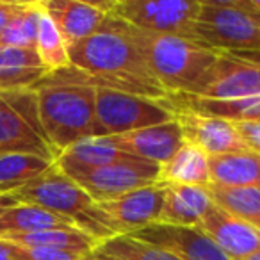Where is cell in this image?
Here are the masks:
<instances>
[{
	"label": "cell",
	"instance_id": "obj_1",
	"mask_svg": "<svg viewBox=\"0 0 260 260\" xmlns=\"http://www.w3.org/2000/svg\"><path fill=\"white\" fill-rule=\"evenodd\" d=\"M70 66L50 75L93 87L125 91L166 100L168 93L152 75L128 25L109 15L96 32L68 48Z\"/></svg>",
	"mask_w": 260,
	"mask_h": 260
},
{
	"label": "cell",
	"instance_id": "obj_2",
	"mask_svg": "<svg viewBox=\"0 0 260 260\" xmlns=\"http://www.w3.org/2000/svg\"><path fill=\"white\" fill-rule=\"evenodd\" d=\"M128 32L168 96L191 93L219 55L192 38L148 32L130 25Z\"/></svg>",
	"mask_w": 260,
	"mask_h": 260
},
{
	"label": "cell",
	"instance_id": "obj_3",
	"mask_svg": "<svg viewBox=\"0 0 260 260\" xmlns=\"http://www.w3.org/2000/svg\"><path fill=\"white\" fill-rule=\"evenodd\" d=\"M32 89L38 98L41 125L57 152V157L73 143L96 136V89L93 86L62 80L47 73Z\"/></svg>",
	"mask_w": 260,
	"mask_h": 260
},
{
	"label": "cell",
	"instance_id": "obj_4",
	"mask_svg": "<svg viewBox=\"0 0 260 260\" xmlns=\"http://www.w3.org/2000/svg\"><path fill=\"white\" fill-rule=\"evenodd\" d=\"M192 36L217 52L260 54V13L249 0H200Z\"/></svg>",
	"mask_w": 260,
	"mask_h": 260
},
{
	"label": "cell",
	"instance_id": "obj_5",
	"mask_svg": "<svg viewBox=\"0 0 260 260\" xmlns=\"http://www.w3.org/2000/svg\"><path fill=\"white\" fill-rule=\"evenodd\" d=\"M18 203H29L70 219L77 228L89 234L98 242L112 234L98 221L96 205L75 180L64 175L57 166L29 182L23 187L9 192Z\"/></svg>",
	"mask_w": 260,
	"mask_h": 260
},
{
	"label": "cell",
	"instance_id": "obj_6",
	"mask_svg": "<svg viewBox=\"0 0 260 260\" xmlns=\"http://www.w3.org/2000/svg\"><path fill=\"white\" fill-rule=\"evenodd\" d=\"M32 153L55 160L57 152L41 125L34 89L0 91V155Z\"/></svg>",
	"mask_w": 260,
	"mask_h": 260
},
{
	"label": "cell",
	"instance_id": "obj_7",
	"mask_svg": "<svg viewBox=\"0 0 260 260\" xmlns=\"http://www.w3.org/2000/svg\"><path fill=\"white\" fill-rule=\"evenodd\" d=\"M94 89L96 136H121L173 119V109L168 104V98L157 100L105 87Z\"/></svg>",
	"mask_w": 260,
	"mask_h": 260
},
{
	"label": "cell",
	"instance_id": "obj_8",
	"mask_svg": "<svg viewBox=\"0 0 260 260\" xmlns=\"http://www.w3.org/2000/svg\"><path fill=\"white\" fill-rule=\"evenodd\" d=\"M200 0H112L111 15L136 29L192 38Z\"/></svg>",
	"mask_w": 260,
	"mask_h": 260
},
{
	"label": "cell",
	"instance_id": "obj_9",
	"mask_svg": "<svg viewBox=\"0 0 260 260\" xmlns=\"http://www.w3.org/2000/svg\"><path fill=\"white\" fill-rule=\"evenodd\" d=\"M260 93V54L219 52L216 62L187 96L200 100H235Z\"/></svg>",
	"mask_w": 260,
	"mask_h": 260
},
{
	"label": "cell",
	"instance_id": "obj_10",
	"mask_svg": "<svg viewBox=\"0 0 260 260\" xmlns=\"http://www.w3.org/2000/svg\"><path fill=\"white\" fill-rule=\"evenodd\" d=\"M159 170V164L130 155L98 170L75 175L72 177V180H75L94 203H104L136 189L157 184Z\"/></svg>",
	"mask_w": 260,
	"mask_h": 260
},
{
	"label": "cell",
	"instance_id": "obj_11",
	"mask_svg": "<svg viewBox=\"0 0 260 260\" xmlns=\"http://www.w3.org/2000/svg\"><path fill=\"white\" fill-rule=\"evenodd\" d=\"M166 189L162 184L136 189L114 200L96 205L98 221L112 235H130L141 228L157 223L164 205Z\"/></svg>",
	"mask_w": 260,
	"mask_h": 260
},
{
	"label": "cell",
	"instance_id": "obj_12",
	"mask_svg": "<svg viewBox=\"0 0 260 260\" xmlns=\"http://www.w3.org/2000/svg\"><path fill=\"white\" fill-rule=\"evenodd\" d=\"M173 118L178 123L184 143L196 146L209 157L226 155L248 150L237 132L235 123L216 116L202 114L192 109L170 105Z\"/></svg>",
	"mask_w": 260,
	"mask_h": 260
},
{
	"label": "cell",
	"instance_id": "obj_13",
	"mask_svg": "<svg viewBox=\"0 0 260 260\" xmlns=\"http://www.w3.org/2000/svg\"><path fill=\"white\" fill-rule=\"evenodd\" d=\"M130 235L171 253L178 260H232L198 226H177L157 221Z\"/></svg>",
	"mask_w": 260,
	"mask_h": 260
},
{
	"label": "cell",
	"instance_id": "obj_14",
	"mask_svg": "<svg viewBox=\"0 0 260 260\" xmlns=\"http://www.w3.org/2000/svg\"><path fill=\"white\" fill-rule=\"evenodd\" d=\"M41 6L70 47L80 43L105 22L112 9L109 2H82V0H41Z\"/></svg>",
	"mask_w": 260,
	"mask_h": 260
},
{
	"label": "cell",
	"instance_id": "obj_15",
	"mask_svg": "<svg viewBox=\"0 0 260 260\" xmlns=\"http://www.w3.org/2000/svg\"><path fill=\"white\" fill-rule=\"evenodd\" d=\"M198 228L232 260L260 251V230L212 203Z\"/></svg>",
	"mask_w": 260,
	"mask_h": 260
},
{
	"label": "cell",
	"instance_id": "obj_16",
	"mask_svg": "<svg viewBox=\"0 0 260 260\" xmlns=\"http://www.w3.org/2000/svg\"><path fill=\"white\" fill-rule=\"evenodd\" d=\"M111 138L114 139L121 152L159 166L170 160L184 145L180 126L175 121V118L160 125L132 130L126 134L111 136Z\"/></svg>",
	"mask_w": 260,
	"mask_h": 260
},
{
	"label": "cell",
	"instance_id": "obj_17",
	"mask_svg": "<svg viewBox=\"0 0 260 260\" xmlns=\"http://www.w3.org/2000/svg\"><path fill=\"white\" fill-rule=\"evenodd\" d=\"M126 157L130 155L118 148L111 136H91L73 143L64 152L59 153L55 166L72 178L75 175L118 162Z\"/></svg>",
	"mask_w": 260,
	"mask_h": 260
},
{
	"label": "cell",
	"instance_id": "obj_18",
	"mask_svg": "<svg viewBox=\"0 0 260 260\" xmlns=\"http://www.w3.org/2000/svg\"><path fill=\"white\" fill-rule=\"evenodd\" d=\"M164 205L159 223L177 226H198L212 207V196L207 187L196 185H164Z\"/></svg>",
	"mask_w": 260,
	"mask_h": 260
},
{
	"label": "cell",
	"instance_id": "obj_19",
	"mask_svg": "<svg viewBox=\"0 0 260 260\" xmlns=\"http://www.w3.org/2000/svg\"><path fill=\"white\" fill-rule=\"evenodd\" d=\"M210 185L260 187V155L251 150L210 157Z\"/></svg>",
	"mask_w": 260,
	"mask_h": 260
},
{
	"label": "cell",
	"instance_id": "obj_20",
	"mask_svg": "<svg viewBox=\"0 0 260 260\" xmlns=\"http://www.w3.org/2000/svg\"><path fill=\"white\" fill-rule=\"evenodd\" d=\"M210 157L196 146L184 143L177 153L160 164L159 180L162 185H196V187H209Z\"/></svg>",
	"mask_w": 260,
	"mask_h": 260
},
{
	"label": "cell",
	"instance_id": "obj_21",
	"mask_svg": "<svg viewBox=\"0 0 260 260\" xmlns=\"http://www.w3.org/2000/svg\"><path fill=\"white\" fill-rule=\"evenodd\" d=\"M45 75L36 50L0 47V91L32 89Z\"/></svg>",
	"mask_w": 260,
	"mask_h": 260
},
{
	"label": "cell",
	"instance_id": "obj_22",
	"mask_svg": "<svg viewBox=\"0 0 260 260\" xmlns=\"http://www.w3.org/2000/svg\"><path fill=\"white\" fill-rule=\"evenodd\" d=\"M168 104L223 118L232 123L260 121V93L235 100H200L187 94H171L168 96Z\"/></svg>",
	"mask_w": 260,
	"mask_h": 260
},
{
	"label": "cell",
	"instance_id": "obj_23",
	"mask_svg": "<svg viewBox=\"0 0 260 260\" xmlns=\"http://www.w3.org/2000/svg\"><path fill=\"white\" fill-rule=\"evenodd\" d=\"M0 239L20 246V248H54L77 251L82 255H89L91 249L98 244L96 239L77 226L48 228V230L30 232V234H11L2 235Z\"/></svg>",
	"mask_w": 260,
	"mask_h": 260
},
{
	"label": "cell",
	"instance_id": "obj_24",
	"mask_svg": "<svg viewBox=\"0 0 260 260\" xmlns=\"http://www.w3.org/2000/svg\"><path fill=\"white\" fill-rule=\"evenodd\" d=\"M75 226L70 219L29 203H16L0 214V237L11 234H30L48 228Z\"/></svg>",
	"mask_w": 260,
	"mask_h": 260
},
{
	"label": "cell",
	"instance_id": "obj_25",
	"mask_svg": "<svg viewBox=\"0 0 260 260\" xmlns=\"http://www.w3.org/2000/svg\"><path fill=\"white\" fill-rule=\"evenodd\" d=\"M55 160L32 153H2L0 155V194H9L47 173Z\"/></svg>",
	"mask_w": 260,
	"mask_h": 260
},
{
	"label": "cell",
	"instance_id": "obj_26",
	"mask_svg": "<svg viewBox=\"0 0 260 260\" xmlns=\"http://www.w3.org/2000/svg\"><path fill=\"white\" fill-rule=\"evenodd\" d=\"M91 260H178L171 253L132 235H112L100 241L87 255Z\"/></svg>",
	"mask_w": 260,
	"mask_h": 260
},
{
	"label": "cell",
	"instance_id": "obj_27",
	"mask_svg": "<svg viewBox=\"0 0 260 260\" xmlns=\"http://www.w3.org/2000/svg\"><path fill=\"white\" fill-rule=\"evenodd\" d=\"M207 189L217 207L260 230V187L209 185Z\"/></svg>",
	"mask_w": 260,
	"mask_h": 260
},
{
	"label": "cell",
	"instance_id": "obj_28",
	"mask_svg": "<svg viewBox=\"0 0 260 260\" xmlns=\"http://www.w3.org/2000/svg\"><path fill=\"white\" fill-rule=\"evenodd\" d=\"M38 57L43 64L45 72L54 73L59 70H64L70 66L68 45L64 43L61 32L52 22V18L47 15V11L41 6L40 23H38L36 45H34Z\"/></svg>",
	"mask_w": 260,
	"mask_h": 260
},
{
	"label": "cell",
	"instance_id": "obj_29",
	"mask_svg": "<svg viewBox=\"0 0 260 260\" xmlns=\"http://www.w3.org/2000/svg\"><path fill=\"white\" fill-rule=\"evenodd\" d=\"M40 15L41 0H36V2H20L16 15L8 23L4 32L0 34V47L34 50Z\"/></svg>",
	"mask_w": 260,
	"mask_h": 260
},
{
	"label": "cell",
	"instance_id": "obj_30",
	"mask_svg": "<svg viewBox=\"0 0 260 260\" xmlns=\"http://www.w3.org/2000/svg\"><path fill=\"white\" fill-rule=\"evenodd\" d=\"M25 260H84L87 255L54 248H22Z\"/></svg>",
	"mask_w": 260,
	"mask_h": 260
},
{
	"label": "cell",
	"instance_id": "obj_31",
	"mask_svg": "<svg viewBox=\"0 0 260 260\" xmlns=\"http://www.w3.org/2000/svg\"><path fill=\"white\" fill-rule=\"evenodd\" d=\"M235 126L246 148L260 155V121H242L235 123Z\"/></svg>",
	"mask_w": 260,
	"mask_h": 260
},
{
	"label": "cell",
	"instance_id": "obj_32",
	"mask_svg": "<svg viewBox=\"0 0 260 260\" xmlns=\"http://www.w3.org/2000/svg\"><path fill=\"white\" fill-rule=\"evenodd\" d=\"M20 8V0H0V34L4 32L8 23L16 15Z\"/></svg>",
	"mask_w": 260,
	"mask_h": 260
},
{
	"label": "cell",
	"instance_id": "obj_33",
	"mask_svg": "<svg viewBox=\"0 0 260 260\" xmlns=\"http://www.w3.org/2000/svg\"><path fill=\"white\" fill-rule=\"evenodd\" d=\"M0 260H25L22 248L0 239Z\"/></svg>",
	"mask_w": 260,
	"mask_h": 260
},
{
	"label": "cell",
	"instance_id": "obj_34",
	"mask_svg": "<svg viewBox=\"0 0 260 260\" xmlns=\"http://www.w3.org/2000/svg\"><path fill=\"white\" fill-rule=\"evenodd\" d=\"M16 200L11 194H0V214L6 212L8 209H11L13 205H16Z\"/></svg>",
	"mask_w": 260,
	"mask_h": 260
},
{
	"label": "cell",
	"instance_id": "obj_35",
	"mask_svg": "<svg viewBox=\"0 0 260 260\" xmlns=\"http://www.w3.org/2000/svg\"><path fill=\"white\" fill-rule=\"evenodd\" d=\"M249 4L253 6V9H255V11L260 13V0H249Z\"/></svg>",
	"mask_w": 260,
	"mask_h": 260
},
{
	"label": "cell",
	"instance_id": "obj_36",
	"mask_svg": "<svg viewBox=\"0 0 260 260\" xmlns=\"http://www.w3.org/2000/svg\"><path fill=\"white\" fill-rule=\"evenodd\" d=\"M242 260H260V251H256V253H253V255H249V256H246V258H242Z\"/></svg>",
	"mask_w": 260,
	"mask_h": 260
},
{
	"label": "cell",
	"instance_id": "obj_37",
	"mask_svg": "<svg viewBox=\"0 0 260 260\" xmlns=\"http://www.w3.org/2000/svg\"><path fill=\"white\" fill-rule=\"evenodd\" d=\"M84 260H91V258H87V256H86V258H84Z\"/></svg>",
	"mask_w": 260,
	"mask_h": 260
}]
</instances>
